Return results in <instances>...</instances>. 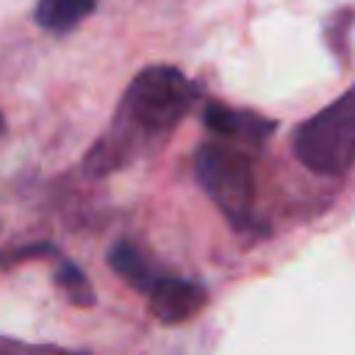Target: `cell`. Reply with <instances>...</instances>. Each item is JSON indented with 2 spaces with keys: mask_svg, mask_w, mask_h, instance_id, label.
<instances>
[{
  "mask_svg": "<svg viewBox=\"0 0 355 355\" xmlns=\"http://www.w3.org/2000/svg\"><path fill=\"white\" fill-rule=\"evenodd\" d=\"M3 128H6V122H3V114H0V133H3Z\"/></svg>",
  "mask_w": 355,
  "mask_h": 355,
  "instance_id": "30bf717a",
  "label": "cell"
},
{
  "mask_svg": "<svg viewBox=\"0 0 355 355\" xmlns=\"http://www.w3.org/2000/svg\"><path fill=\"white\" fill-rule=\"evenodd\" d=\"M108 266L136 291H150V286L158 280V275L153 272V266L147 263V258L141 255V250L130 241H116L108 250Z\"/></svg>",
  "mask_w": 355,
  "mask_h": 355,
  "instance_id": "52a82bcc",
  "label": "cell"
},
{
  "mask_svg": "<svg viewBox=\"0 0 355 355\" xmlns=\"http://www.w3.org/2000/svg\"><path fill=\"white\" fill-rule=\"evenodd\" d=\"M194 172L202 191L236 230L258 227L255 219V169L244 144L230 139L202 141L194 153Z\"/></svg>",
  "mask_w": 355,
  "mask_h": 355,
  "instance_id": "7a4b0ae2",
  "label": "cell"
},
{
  "mask_svg": "<svg viewBox=\"0 0 355 355\" xmlns=\"http://www.w3.org/2000/svg\"><path fill=\"white\" fill-rule=\"evenodd\" d=\"M291 150L316 175L341 178L355 166V83L294 130Z\"/></svg>",
  "mask_w": 355,
  "mask_h": 355,
  "instance_id": "3957f363",
  "label": "cell"
},
{
  "mask_svg": "<svg viewBox=\"0 0 355 355\" xmlns=\"http://www.w3.org/2000/svg\"><path fill=\"white\" fill-rule=\"evenodd\" d=\"M94 8H97V0H39L33 17L50 33H69Z\"/></svg>",
  "mask_w": 355,
  "mask_h": 355,
  "instance_id": "8992f818",
  "label": "cell"
},
{
  "mask_svg": "<svg viewBox=\"0 0 355 355\" xmlns=\"http://www.w3.org/2000/svg\"><path fill=\"white\" fill-rule=\"evenodd\" d=\"M205 128L222 139L239 141V144H250V147H261L272 130L277 128L275 119H266L255 111H244V108H230L222 103H208L205 105Z\"/></svg>",
  "mask_w": 355,
  "mask_h": 355,
  "instance_id": "5b68a950",
  "label": "cell"
},
{
  "mask_svg": "<svg viewBox=\"0 0 355 355\" xmlns=\"http://www.w3.org/2000/svg\"><path fill=\"white\" fill-rule=\"evenodd\" d=\"M147 302H150V313L161 324L172 327V324H183V322L194 319L208 305V291H205V286H200L194 280L158 275V280L147 291Z\"/></svg>",
  "mask_w": 355,
  "mask_h": 355,
  "instance_id": "277c9868",
  "label": "cell"
},
{
  "mask_svg": "<svg viewBox=\"0 0 355 355\" xmlns=\"http://www.w3.org/2000/svg\"><path fill=\"white\" fill-rule=\"evenodd\" d=\"M197 86L169 64L144 67L125 89L108 130L83 158V172L105 178L155 150L189 114Z\"/></svg>",
  "mask_w": 355,
  "mask_h": 355,
  "instance_id": "6da1fadb",
  "label": "cell"
},
{
  "mask_svg": "<svg viewBox=\"0 0 355 355\" xmlns=\"http://www.w3.org/2000/svg\"><path fill=\"white\" fill-rule=\"evenodd\" d=\"M25 355H86V352H58V349H28Z\"/></svg>",
  "mask_w": 355,
  "mask_h": 355,
  "instance_id": "9c48e42d",
  "label": "cell"
},
{
  "mask_svg": "<svg viewBox=\"0 0 355 355\" xmlns=\"http://www.w3.org/2000/svg\"><path fill=\"white\" fill-rule=\"evenodd\" d=\"M55 283L58 288L67 294V300L78 308H92L97 302L94 297V288H92V280L86 277V272L72 263V261H61V266L55 269Z\"/></svg>",
  "mask_w": 355,
  "mask_h": 355,
  "instance_id": "ba28073f",
  "label": "cell"
}]
</instances>
